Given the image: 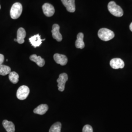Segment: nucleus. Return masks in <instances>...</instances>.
Here are the masks:
<instances>
[{
	"instance_id": "obj_8",
	"label": "nucleus",
	"mask_w": 132,
	"mask_h": 132,
	"mask_svg": "<svg viewBox=\"0 0 132 132\" xmlns=\"http://www.w3.org/2000/svg\"><path fill=\"white\" fill-rule=\"evenodd\" d=\"M110 64L113 69H123L125 66L124 62L120 58H113L111 60Z\"/></svg>"
},
{
	"instance_id": "obj_7",
	"label": "nucleus",
	"mask_w": 132,
	"mask_h": 132,
	"mask_svg": "<svg viewBox=\"0 0 132 132\" xmlns=\"http://www.w3.org/2000/svg\"><path fill=\"white\" fill-rule=\"evenodd\" d=\"M52 37L55 39L58 42H61L62 40V36L60 33V26L58 24H54L52 26Z\"/></svg>"
},
{
	"instance_id": "obj_20",
	"label": "nucleus",
	"mask_w": 132,
	"mask_h": 132,
	"mask_svg": "<svg viewBox=\"0 0 132 132\" xmlns=\"http://www.w3.org/2000/svg\"><path fill=\"white\" fill-rule=\"evenodd\" d=\"M82 132H93V129L90 125H86L83 128Z\"/></svg>"
},
{
	"instance_id": "obj_11",
	"label": "nucleus",
	"mask_w": 132,
	"mask_h": 132,
	"mask_svg": "<svg viewBox=\"0 0 132 132\" xmlns=\"http://www.w3.org/2000/svg\"><path fill=\"white\" fill-rule=\"evenodd\" d=\"M53 58L57 64H60L61 66H65L68 63V58L65 55L55 53L53 56Z\"/></svg>"
},
{
	"instance_id": "obj_18",
	"label": "nucleus",
	"mask_w": 132,
	"mask_h": 132,
	"mask_svg": "<svg viewBox=\"0 0 132 132\" xmlns=\"http://www.w3.org/2000/svg\"><path fill=\"white\" fill-rule=\"evenodd\" d=\"M11 72V68L9 66L1 65L0 66V75L5 76L9 75Z\"/></svg>"
},
{
	"instance_id": "obj_6",
	"label": "nucleus",
	"mask_w": 132,
	"mask_h": 132,
	"mask_svg": "<svg viewBox=\"0 0 132 132\" xmlns=\"http://www.w3.org/2000/svg\"><path fill=\"white\" fill-rule=\"evenodd\" d=\"M42 9L44 14L47 17H52L55 13L54 7L49 3H45L43 5Z\"/></svg>"
},
{
	"instance_id": "obj_17",
	"label": "nucleus",
	"mask_w": 132,
	"mask_h": 132,
	"mask_svg": "<svg viewBox=\"0 0 132 132\" xmlns=\"http://www.w3.org/2000/svg\"><path fill=\"white\" fill-rule=\"evenodd\" d=\"M9 77L10 81L13 84H16L19 81V75L15 71H11Z\"/></svg>"
},
{
	"instance_id": "obj_13",
	"label": "nucleus",
	"mask_w": 132,
	"mask_h": 132,
	"mask_svg": "<svg viewBox=\"0 0 132 132\" xmlns=\"http://www.w3.org/2000/svg\"><path fill=\"white\" fill-rule=\"evenodd\" d=\"M26 36V32L24 28H20L17 30V42L20 44H23L24 42V39Z\"/></svg>"
},
{
	"instance_id": "obj_14",
	"label": "nucleus",
	"mask_w": 132,
	"mask_h": 132,
	"mask_svg": "<svg viewBox=\"0 0 132 132\" xmlns=\"http://www.w3.org/2000/svg\"><path fill=\"white\" fill-rule=\"evenodd\" d=\"M84 34L82 32L79 33L77 35V39L76 41V47L77 48L83 49L85 47V44L83 41Z\"/></svg>"
},
{
	"instance_id": "obj_9",
	"label": "nucleus",
	"mask_w": 132,
	"mask_h": 132,
	"mask_svg": "<svg viewBox=\"0 0 132 132\" xmlns=\"http://www.w3.org/2000/svg\"><path fill=\"white\" fill-rule=\"evenodd\" d=\"M45 40V39H41V36L39 34L35 35L29 39V41L31 43V45L35 48L39 47L42 44L43 41Z\"/></svg>"
},
{
	"instance_id": "obj_1",
	"label": "nucleus",
	"mask_w": 132,
	"mask_h": 132,
	"mask_svg": "<svg viewBox=\"0 0 132 132\" xmlns=\"http://www.w3.org/2000/svg\"><path fill=\"white\" fill-rule=\"evenodd\" d=\"M108 9L110 12L114 16L120 17L123 15V11L121 7L113 1H111L109 3Z\"/></svg>"
},
{
	"instance_id": "obj_23",
	"label": "nucleus",
	"mask_w": 132,
	"mask_h": 132,
	"mask_svg": "<svg viewBox=\"0 0 132 132\" xmlns=\"http://www.w3.org/2000/svg\"><path fill=\"white\" fill-rule=\"evenodd\" d=\"M14 41H15V42H17V39H14Z\"/></svg>"
},
{
	"instance_id": "obj_15",
	"label": "nucleus",
	"mask_w": 132,
	"mask_h": 132,
	"mask_svg": "<svg viewBox=\"0 0 132 132\" xmlns=\"http://www.w3.org/2000/svg\"><path fill=\"white\" fill-rule=\"evenodd\" d=\"M48 107L47 104H41L33 110L34 113L40 115L44 114L47 111Z\"/></svg>"
},
{
	"instance_id": "obj_16",
	"label": "nucleus",
	"mask_w": 132,
	"mask_h": 132,
	"mask_svg": "<svg viewBox=\"0 0 132 132\" xmlns=\"http://www.w3.org/2000/svg\"><path fill=\"white\" fill-rule=\"evenodd\" d=\"M3 125L7 132H15V125L12 122L4 120L3 121Z\"/></svg>"
},
{
	"instance_id": "obj_3",
	"label": "nucleus",
	"mask_w": 132,
	"mask_h": 132,
	"mask_svg": "<svg viewBox=\"0 0 132 132\" xmlns=\"http://www.w3.org/2000/svg\"><path fill=\"white\" fill-rule=\"evenodd\" d=\"M23 11V6L20 3H15L12 5L10 10V16L12 19H17L20 17Z\"/></svg>"
},
{
	"instance_id": "obj_19",
	"label": "nucleus",
	"mask_w": 132,
	"mask_h": 132,
	"mask_svg": "<svg viewBox=\"0 0 132 132\" xmlns=\"http://www.w3.org/2000/svg\"><path fill=\"white\" fill-rule=\"evenodd\" d=\"M62 124L60 122L54 123L49 130V132H61Z\"/></svg>"
},
{
	"instance_id": "obj_22",
	"label": "nucleus",
	"mask_w": 132,
	"mask_h": 132,
	"mask_svg": "<svg viewBox=\"0 0 132 132\" xmlns=\"http://www.w3.org/2000/svg\"><path fill=\"white\" fill-rule=\"evenodd\" d=\"M130 29L132 32V22L130 24Z\"/></svg>"
},
{
	"instance_id": "obj_10",
	"label": "nucleus",
	"mask_w": 132,
	"mask_h": 132,
	"mask_svg": "<svg viewBox=\"0 0 132 132\" xmlns=\"http://www.w3.org/2000/svg\"><path fill=\"white\" fill-rule=\"evenodd\" d=\"M61 1L68 11L72 13L76 11L75 0H61Z\"/></svg>"
},
{
	"instance_id": "obj_24",
	"label": "nucleus",
	"mask_w": 132,
	"mask_h": 132,
	"mask_svg": "<svg viewBox=\"0 0 132 132\" xmlns=\"http://www.w3.org/2000/svg\"><path fill=\"white\" fill-rule=\"evenodd\" d=\"M0 10H1V5H0Z\"/></svg>"
},
{
	"instance_id": "obj_21",
	"label": "nucleus",
	"mask_w": 132,
	"mask_h": 132,
	"mask_svg": "<svg viewBox=\"0 0 132 132\" xmlns=\"http://www.w3.org/2000/svg\"><path fill=\"white\" fill-rule=\"evenodd\" d=\"M4 59H5L4 56L3 54H0V66L3 64V62L4 61Z\"/></svg>"
},
{
	"instance_id": "obj_2",
	"label": "nucleus",
	"mask_w": 132,
	"mask_h": 132,
	"mask_svg": "<svg viewBox=\"0 0 132 132\" xmlns=\"http://www.w3.org/2000/svg\"><path fill=\"white\" fill-rule=\"evenodd\" d=\"M98 36L101 40L104 41H108L114 37V34L113 31L108 28H102L99 29Z\"/></svg>"
},
{
	"instance_id": "obj_5",
	"label": "nucleus",
	"mask_w": 132,
	"mask_h": 132,
	"mask_svg": "<svg viewBox=\"0 0 132 132\" xmlns=\"http://www.w3.org/2000/svg\"><path fill=\"white\" fill-rule=\"evenodd\" d=\"M68 80V76L66 73H62L59 76L57 82L58 83V90L60 92H63L65 90L66 82Z\"/></svg>"
},
{
	"instance_id": "obj_12",
	"label": "nucleus",
	"mask_w": 132,
	"mask_h": 132,
	"mask_svg": "<svg viewBox=\"0 0 132 132\" xmlns=\"http://www.w3.org/2000/svg\"><path fill=\"white\" fill-rule=\"evenodd\" d=\"M29 59L31 61L36 63L38 66L42 67L45 64V60L40 56H37L36 54H32L29 57Z\"/></svg>"
},
{
	"instance_id": "obj_4",
	"label": "nucleus",
	"mask_w": 132,
	"mask_h": 132,
	"mask_svg": "<svg viewBox=\"0 0 132 132\" xmlns=\"http://www.w3.org/2000/svg\"><path fill=\"white\" fill-rule=\"evenodd\" d=\"M29 93L30 90L28 86L25 85L21 86L17 91V97L20 100H24L28 97Z\"/></svg>"
}]
</instances>
